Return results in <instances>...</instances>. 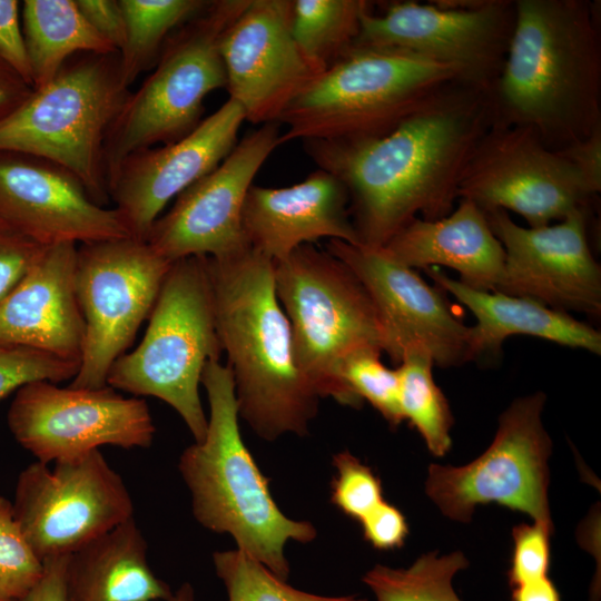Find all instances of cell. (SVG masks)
Returning <instances> with one entry per match:
<instances>
[{
  "label": "cell",
  "mask_w": 601,
  "mask_h": 601,
  "mask_svg": "<svg viewBox=\"0 0 601 601\" xmlns=\"http://www.w3.org/2000/svg\"><path fill=\"white\" fill-rule=\"evenodd\" d=\"M493 122L490 92L454 80L384 135L303 145L346 188L359 245L380 248L417 215L437 220L454 209L463 173Z\"/></svg>",
  "instance_id": "obj_1"
},
{
  "label": "cell",
  "mask_w": 601,
  "mask_h": 601,
  "mask_svg": "<svg viewBox=\"0 0 601 601\" xmlns=\"http://www.w3.org/2000/svg\"><path fill=\"white\" fill-rule=\"evenodd\" d=\"M502 71L490 91L494 122L533 128L560 150L601 127V47L595 4L516 0Z\"/></svg>",
  "instance_id": "obj_2"
},
{
  "label": "cell",
  "mask_w": 601,
  "mask_h": 601,
  "mask_svg": "<svg viewBox=\"0 0 601 601\" xmlns=\"http://www.w3.org/2000/svg\"><path fill=\"white\" fill-rule=\"evenodd\" d=\"M206 265L239 416L267 441L306 435L321 397L297 365L274 263L249 247L224 258L206 256Z\"/></svg>",
  "instance_id": "obj_3"
},
{
  "label": "cell",
  "mask_w": 601,
  "mask_h": 601,
  "mask_svg": "<svg viewBox=\"0 0 601 601\" xmlns=\"http://www.w3.org/2000/svg\"><path fill=\"white\" fill-rule=\"evenodd\" d=\"M200 384L209 404L207 432L201 442L184 450L178 462L194 518L215 533L230 534L238 550L286 581V543H308L317 531L311 522L287 518L275 503L268 479L240 434L230 367L208 361Z\"/></svg>",
  "instance_id": "obj_4"
},
{
  "label": "cell",
  "mask_w": 601,
  "mask_h": 601,
  "mask_svg": "<svg viewBox=\"0 0 601 601\" xmlns=\"http://www.w3.org/2000/svg\"><path fill=\"white\" fill-rule=\"evenodd\" d=\"M454 80L453 67L410 52L351 47L283 111L279 145L384 135Z\"/></svg>",
  "instance_id": "obj_5"
},
{
  "label": "cell",
  "mask_w": 601,
  "mask_h": 601,
  "mask_svg": "<svg viewBox=\"0 0 601 601\" xmlns=\"http://www.w3.org/2000/svg\"><path fill=\"white\" fill-rule=\"evenodd\" d=\"M148 318L141 342L112 364L107 385L164 401L201 442L208 423L199 396L201 374L223 353L206 256L171 264Z\"/></svg>",
  "instance_id": "obj_6"
},
{
  "label": "cell",
  "mask_w": 601,
  "mask_h": 601,
  "mask_svg": "<svg viewBox=\"0 0 601 601\" xmlns=\"http://www.w3.org/2000/svg\"><path fill=\"white\" fill-rule=\"evenodd\" d=\"M128 95L118 52L70 58L50 82L33 89L0 120V151L24 154L62 167L105 206L109 195L104 144Z\"/></svg>",
  "instance_id": "obj_7"
},
{
  "label": "cell",
  "mask_w": 601,
  "mask_h": 601,
  "mask_svg": "<svg viewBox=\"0 0 601 601\" xmlns=\"http://www.w3.org/2000/svg\"><path fill=\"white\" fill-rule=\"evenodd\" d=\"M278 300L293 336L297 365L319 397L359 408L343 383L344 361L364 348L383 352L373 302L351 268L312 244L274 262Z\"/></svg>",
  "instance_id": "obj_8"
},
{
  "label": "cell",
  "mask_w": 601,
  "mask_h": 601,
  "mask_svg": "<svg viewBox=\"0 0 601 601\" xmlns=\"http://www.w3.org/2000/svg\"><path fill=\"white\" fill-rule=\"evenodd\" d=\"M249 0H214L166 40L155 70L129 93L104 144L107 188L131 154L176 141L201 121L205 98L226 88L219 52L226 28Z\"/></svg>",
  "instance_id": "obj_9"
},
{
  "label": "cell",
  "mask_w": 601,
  "mask_h": 601,
  "mask_svg": "<svg viewBox=\"0 0 601 601\" xmlns=\"http://www.w3.org/2000/svg\"><path fill=\"white\" fill-rule=\"evenodd\" d=\"M545 394L515 398L500 415L491 445L463 466L431 464L428 497L442 513L470 522L479 504L497 503L553 529L548 500L552 441L542 422Z\"/></svg>",
  "instance_id": "obj_10"
},
{
  "label": "cell",
  "mask_w": 601,
  "mask_h": 601,
  "mask_svg": "<svg viewBox=\"0 0 601 601\" xmlns=\"http://www.w3.org/2000/svg\"><path fill=\"white\" fill-rule=\"evenodd\" d=\"M171 264L132 237L78 245L75 285L85 341L70 386H107L110 367L149 317Z\"/></svg>",
  "instance_id": "obj_11"
},
{
  "label": "cell",
  "mask_w": 601,
  "mask_h": 601,
  "mask_svg": "<svg viewBox=\"0 0 601 601\" xmlns=\"http://www.w3.org/2000/svg\"><path fill=\"white\" fill-rule=\"evenodd\" d=\"M12 511L38 556L70 555L134 518V502L100 450L56 462H33L17 481Z\"/></svg>",
  "instance_id": "obj_12"
},
{
  "label": "cell",
  "mask_w": 601,
  "mask_h": 601,
  "mask_svg": "<svg viewBox=\"0 0 601 601\" xmlns=\"http://www.w3.org/2000/svg\"><path fill=\"white\" fill-rule=\"evenodd\" d=\"M515 20L511 0H474L464 8L400 1L361 18L352 47L410 52L457 70L460 80L491 91L509 50Z\"/></svg>",
  "instance_id": "obj_13"
},
{
  "label": "cell",
  "mask_w": 601,
  "mask_h": 601,
  "mask_svg": "<svg viewBox=\"0 0 601 601\" xmlns=\"http://www.w3.org/2000/svg\"><path fill=\"white\" fill-rule=\"evenodd\" d=\"M575 167L548 148L526 126L493 122L479 142L459 187V199L485 214L502 209L521 215L531 228L590 209L595 198Z\"/></svg>",
  "instance_id": "obj_14"
},
{
  "label": "cell",
  "mask_w": 601,
  "mask_h": 601,
  "mask_svg": "<svg viewBox=\"0 0 601 601\" xmlns=\"http://www.w3.org/2000/svg\"><path fill=\"white\" fill-rule=\"evenodd\" d=\"M7 423L19 445L45 464L73 460L104 445L147 449L156 431L142 398L124 397L108 385L59 387L49 381L20 386Z\"/></svg>",
  "instance_id": "obj_15"
},
{
  "label": "cell",
  "mask_w": 601,
  "mask_h": 601,
  "mask_svg": "<svg viewBox=\"0 0 601 601\" xmlns=\"http://www.w3.org/2000/svg\"><path fill=\"white\" fill-rule=\"evenodd\" d=\"M279 128L268 122L249 132L213 171L179 194L152 225L146 239L150 248L170 263L190 256L224 258L249 248L243 208L258 170L279 146Z\"/></svg>",
  "instance_id": "obj_16"
},
{
  "label": "cell",
  "mask_w": 601,
  "mask_h": 601,
  "mask_svg": "<svg viewBox=\"0 0 601 601\" xmlns=\"http://www.w3.org/2000/svg\"><path fill=\"white\" fill-rule=\"evenodd\" d=\"M326 250L346 264L367 290L381 327L383 353L400 364L413 348L426 349L434 365L470 361V326L454 314L440 287L394 260L383 247L329 239Z\"/></svg>",
  "instance_id": "obj_17"
},
{
  "label": "cell",
  "mask_w": 601,
  "mask_h": 601,
  "mask_svg": "<svg viewBox=\"0 0 601 601\" xmlns=\"http://www.w3.org/2000/svg\"><path fill=\"white\" fill-rule=\"evenodd\" d=\"M590 209L556 224L525 228L508 211L486 213L505 259L495 292L526 297L561 312L601 314V268L588 240Z\"/></svg>",
  "instance_id": "obj_18"
},
{
  "label": "cell",
  "mask_w": 601,
  "mask_h": 601,
  "mask_svg": "<svg viewBox=\"0 0 601 601\" xmlns=\"http://www.w3.org/2000/svg\"><path fill=\"white\" fill-rule=\"evenodd\" d=\"M292 13L293 0H249L220 38L229 99L252 124L277 122L321 75L295 42Z\"/></svg>",
  "instance_id": "obj_19"
},
{
  "label": "cell",
  "mask_w": 601,
  "mask_h": 601,
  "mask_svg": "<svg viewBox=\"0 0 601 601\" xmlns=\"http://www.w3.org/2000/svg\"><path fill=\"white\" fill-rule=\"evenodd\" d=\"M244 121L243 108L228 98L183 138L134 152L120 164L108 195L130 237L146 242L165 206L230 154Z\"/></svg>",
  "instance_id": "obj_20"
},
{
  "label": "cell",
  "mask_w": 601,
  "mask_h": 601,
  "mask_svg": "<svg viewBox=\"0 0 601 601\" xmlns=\"http://www.w3.org/2000/svg\"><path fill=\"white\" fill-rule=\"evenodd\" d=\"M0 221L41 246L130 237L118 211L68 170L10 151H0Z\"/></svg>",
  "instance_id": "obj_21"
},
{
  "label": "cell",
  "mask_w": 601,
  "mask_h": 601,
  "mask_svg": "<svg viewBox=\"0 0 601 601\" xmlns=\"http://www.w3.org/2000/svg\"><path fill=\"white\" fill-rule=\"evenodd\" d=\"M77 247L46 246L0 300V347L29 348L80 364L85 319L75 285Z\"/></svg>",
  "instance_id": "obj_22"
},
{
  "label": "cell",
  "mask_w": 601,
  "mask_h": 601,
  "mask_svg": "<svg viewBox=\"0 0 601 601\" xmlns=\"http://www.w3.org/2000/svg\"><path fill=\"white\" fill-rule=\"evenodd\" d=\"M242 225L250 248L273 263L321 238L359 245L346 188L319 168L289 187L252 185Z\"/></svg>",
  "instance_id": "obj_23"
},
{
  "label": "cell",
  "mask_w": 601,
  "mask_h": 601,
  "mask_svg": "<svg viewBox=\"0 0 601 601\" xmlns=\"http://www.w3.org/2000/svg\"><path fill=\"white\" fill-rule=\"evenodd\" d=\"M383 248L413 269L450 267L459 273V282L482 292H495L504 268V249L486 214L464 198L441 219H413Z\"/></svg>",
  "instance_id": "obj_24"
},
{
  "label": "cell",
  "mask_w": 601,
  "mask_h": 601,
  "mask_svg": "<svg viewBox=\"0 0 601 601\" xmlns=\"http://www.w3.org/2000/svg\"><path fill=\"white\" fill-rule=\"evenodd\" d=\"M424 270L442 290L453 295L475 316L476 324L470 326V361L497 356L503 342L513 335L539 337L601 354V333L569 313L526 297L473 289L437 267Z\"/></svg>",
  "instance_id": "obj_25"
},
{
  "label": "cell",
  "mask_w": 601,
  "mask_h": 601,
  "mask_svg": "<svg viewBox=\"0 0 601 601\" xmlns=\"http://www.w3.org/2000/svg\"><path fill=\"white\" fill-rule=\"evenodd\" d=\"M134 518L68 556L66 601H164L170 587L152 572Z\"/></svg>",
  "instance_id": "obj_26"
},
{
  "label": "cell",
  "mask_w": 601,
  "mask_h": 601,
  "mask_svg": "<svg viewBox=\"0 0 601 601\" xmlns=\"http://www.w3.org/2000/svg\"><path fill=\"white\" fill-rule=\"evenodd\" d=\"M21 26L35 89L50 82L75 53L118 52L90 26L76 0H24Z\"/></svg>",
  "instance_id": "obj_27"
},
{
  "label": "cell",
  "mask_w": 601,
  "mask_h": 601,
  "mask_svg": "<svg viewBox=\"0 0 601 601\" xmlns=\"http://www.w3.org/2000/svg\"><path fill=\"white\" fill-rule=\"evenodd\" d=\"M207 0H119L126 32L118 52L119 70L128 88L137 77L156 65L169 36L198 16Z\"/></svg>",
  "instance_id": "obj_28"
},
{
  "label": "cell",
  "mask_w": 601,
  "mask_h": 601,
  "mask_svg": "<svg viewBox=\"0 0 601 601\" xmlns=\"http://www.w3.org/2000/svg\"><path fill=\"white\" fill-rule=\"evenodd\" d=\"M365 0H293L292 33L305 59L324 72L354 43Z\"/></svg>",
  "instance_id": "obj_29"
},
{
  "label": "cell",
  "mask_w": 601,
  "mask_h": 601,
  "mask_svg": "<svg viewBox=\"0 0 601 601\" xmlns=\"http://www.w3.org/2000/svg\"><path fill=\"white\" fill-rule=\"evenodd\" d=\"M433 366L426 349L413 348L404 354L396 372L403 418L417 430L428 451L441 457L451 449L454 418L445 395L434 382Z\"/></svg>",
  "instance_id": "obj_30"
},
{
  "label": "cell",
  "mask_w": 601,
  "mask_h": 601,
  "mask_svg": "<svg viewBox=\"0 0 601 601\" xmlns=\"http://www.w3.org/2000/svg\"><path fill=\"white\" fill-rule=\"evenodd\" d=\"M467 566L469 561L461 551L446 555L432 551L408 568L376 564L362 581L373 592L375 601H461L452 581Z\"/></svg>",
  "instance_id": "obj_31"
},
{
  "label": "cell",
  "mask_w": 601,
  "mask_h": 601,
  "mask_svg": "<svg viewBox=\"0 0 601 601\" xmlns=\"http://www.w3.org/2000/svg\"><path fill=\"white\" fill-rule=\"evenodd\" d=\"M213 562L228 601H366L353 594L326 597L295 589L238 549L215 552Z\"/></svg>",
  "instance_id": "obj_32"
},
{
  "label": "cell",
  "mask_w": 601,
  "mask_h": 601,
  "mask_svg": "<svg viewBox=\"0 0 601 601\" xmlns=\"http://www.w3.org/2000/svg\"><path fill=\"white\" fill-rule=\"evenodd\" d=\"M382 353L378 348H364L349 355L341 367V378L356 397L367 401L395 428L404 421L398 376L396 368L383 364Z\"/></svg>",
  "instance_id": "obj_33"
},
{
  "label": "cell",
  "mask_w": 601,
  "mask_h": 601,
  "mask_svg": "<svg viewBox=\"0 0 601 601\" xmlns=\"http://www.w3.org/2000/svg\"><path fill=\"white\" fill-rule=\"evenodd\" d=\"M43 571L45 562L21 532L11 502L0 496V601L22 599Z\"/></svg>",
  "instance_id": "obj_34"
},
{
  "label": "cell",
  "mask_w": 601,
  "mask_h": 601,
  "mask_svg": "<svg viewBox=\"0 0 601 601\" xmlns=\"http://www.w3.org/2000/svg\"><path fill=\"white\" fill-rule=\"evenodd\" d=\"M337 474L332 482V503L358 522L383 499L382 482L373 470L348 451L333 456Z\"/></svg>",
  "instance_id": "obj_35"
},
{
  "label": "cell",
  "mask_w": 601,
  "mask_h": 601,
  "mask_svg": "<svg viewBox=\"0 0 601 601\" xmlns=\"http://www.w3.org/2000/svg\"><path fill=\"white\" fill-rule=\"evenodd\" d=\"M79 365L29 348L0 347V400L33 381L72 380Z\"/></svg>",
  "instance_id": "obj_36"
},
{
  "label": "cell",
  "mask_w": 601,
  "mask_h": 601,
  "mask_svg": "<svg viewBox=\"0 0 601 601\" xmlns=\"http://www.w3.org/2000/svg\"><path fill=\"white\" fill-rule=\"evenodd\" d=\"M553 529L542 523L513 528V552L508 580L511 588L548 577Z\"/></svg>",
  "instance_id": "obj_37"
},
{
  "label": "cell",
  "mask_w": 601,
  "mask_h": 601,
  "mask_svg": "<svg viewBox=\"0 0 601 601\" xmlns=\"http://www.w3.org/2000/svg\"><path fill=\"white\" fill-rule=\"evenodd\" d=\"M45 247L0 221V300L24 276Z\"/></svg>",
  "instance_id": "obj_38"
},
{
  "label": "cell",
  "mask_w": 601,
  "mask_h": 601,
  "mask_svg": "<svg viewBox=\"0 0 601 601\" xmlns=\"http://www.w3.org/2000/svg\"><path fill=\"white\" fill-rule=\"evenodd\" d=\"M359 523L364 539L381 551L401 548L408 534L404 514L386 501L381 502Z\"/></svg>",
  "instance_id": "obj_39"
},
{
  "label": "cell",
  "mask_w": 601,
  "mask_h": 601,
  "mask_svg": "<svg viewBox=\"0 0 601 601\" xmlns=\"http://www.w3.org/2000/svg\"><path fill=\"white\" fill-rule=\"evenodd\" d=\"M0 58L33 87L17 0H0Z\"/></svg>",
  "instance_id": "obj_40"
},
{
  "label": "cell",
  "mask_w": 601,
  "mask_h": 601,
  "mask_svg": "<svg viewBox=\"0 0 601 601\" xmlns=\"http://www.w3.org/2000/svg\"><path fill=\"white\" fill-rule=\"evenodd\" d=\"M90 26L117 51L125 41V17L119 0H76Z\"/></svg>",
  "instance_id": "obj_41"
},
{
  "label": "cell",
  "mask_w": 601,
  "mask_h": 601,
  "mask_svg": "<svg viewBox=\"0 0 601 601\" xmlns=\"http://www.w3.org/2000/svg\"><path fill=\"white\" fill-rule=\"evenodd\" d=\"M580 173L591 191L601 190V127L589 137L559 150Z\"/></svg>",
  "instance_id": "obj_42"
},
{
  "label": "cell",
  "mask_w": 601,
  "mask_h": 601,
  "mask_svg": "<svg viewBox=\"0 0 601 601\" xmlns=\"http://www.w3.org/2000/svg\"><path fill=\"white\" fill-rule=\"evenodd\" d=\"M69 555L45 560L40 581L18 601H66L65 573Z\"/></svg>",
  "instance_id": "obj_43"
},
{
  "label": "cell",
  "mask_w": 601,
  "mask_h": 601,
  "mask_svg": "<svg viewBox=\"0 0 601 601\" xmlns=\"http://www.w3.org/2000/svg\"><path fill=\"white\" fill-rule=\"evenodd\" d=\"M33 89L18 71L0 58V120L14 111Z\"/></svg>",
  "instance_id": "obj_44"
},
{
  "label": "cell",
  "mask_w": 601,
  "mask_h": 601,
  "mask_svg": "<svg viewBox=\"0 0 601 601\" xmlns=\"http://www.w3.org/2000/svg\"><path fill=\"white\" fill-rule=\"evenodd\" d=\"M511 589L512 601H561L560 593L549 577Z\"/></svg>",
  "instance_id": "obj_45"
},
{
  "label": "cell",
  "mask_w": 601,
  "mask_h": 601,
  "mask_svg": "<svg viewBox=\"0 0 601 601\" xmlns=\"http://www.w3.org/2000/svg\"><path fill=\"white\" fill-rule=\"evenodd\" d=\"M164 601H195V591L190 583H183L173 595Z\"/></svg>",
  "instance_id": "obj_46"
}]
</instances>
